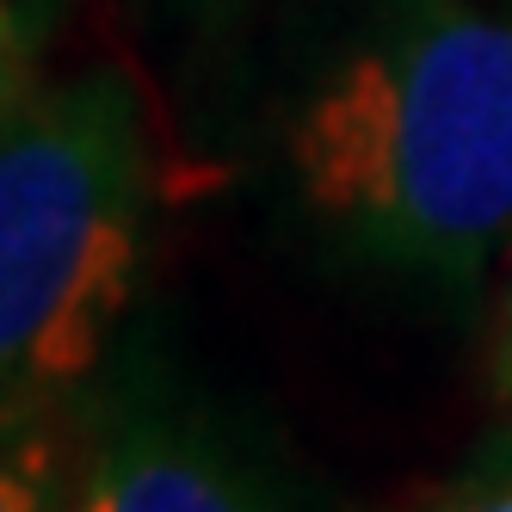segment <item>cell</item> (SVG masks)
<instances>
[{
	"label": "cell",
	"mask_w": 512,
	"mask_h": 512,
	"mask_svg": "<svg viewBox=\"0 0 512 512\" xmlns=\"http://www.w3.org/2000/svg\"><path fill=\"white\" fill-rule=\"evenodd\" d=\"M284 161L352 253L469 284L512 229V13L395 7L303 93Z\"/></svg>",
	"instance_id": "1"
},
{
	"label": "cell",
	"mask_w": 512,
	"mask_h": 512,
	"mask_svg": "<svg viewBox=\"0 0 512 512\" xmlns=\"http://www.w3.org/2000/svg\"><path fill=\"white\" fill-rule=\"evenodd\" d=\"M155 216V149L118 75L0 112V420L56 414L112 352Z\"/></svg>",
	"instance_id": "2"
},
{
	"label": "cell",
	"mask_w": 512,
	"mask_h": 512,
	"mask_svg": "<svg viewBox=\"0 0 512 512\" xmlns=\"http://www.w3.org/2000/svg\"><path fill=\"white\" fill-rule=\"evenodd\" d=\"M68 512H303L266 469L173 414L112 420L68 488Z\"/></svg>",
	"instance_id": "3"
},
{
	"label": "cell",
	"mask_w": 512,
	"mask_h": 512,
	"mask_svg": "<svg viewBox=\"0 0 512 512\" xmlns=\"http://www.w3.org/2000/svg\"><path fill=\"white\" fill-rule=\"evenodd\" d=\"M68 457L56 414L0 420V512H68Z\"/></svg>",
	"instance_id": "4"
},
{
	"label": "cell",
	"mask_w": 512,
	"mask_h": 512,
	"mask_svg": "<svg viewBox=\"0 0 512 512\" xmlns=\"http://www.w3.org/2000/svg\"><path fill=\"white\" fill-rule=\"evenodd\" d=\"M25 93V31H19V0H0V112Z\"/></svg>",
	"instance_id": "5"
},
{
	"label": "cell",
	"mask_w": 512,
	"mask_h": 512,
	"mask_svg": "<svg viewBox=\"0 0 512 512\" xmlns=\"http://www.w3.org/2000/svg\"><path fill=\"white\" fill-rule=\"evenodd\" d=\"M426 512H512V475H494V482H482V488H463V494L438 500Z\"/></svg>",
	"instance_id": "6"
}]
</instances>
